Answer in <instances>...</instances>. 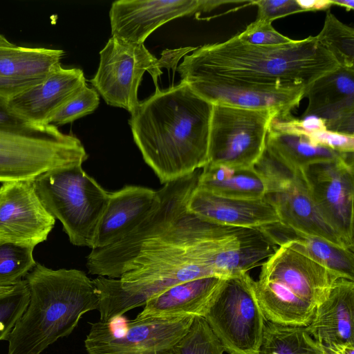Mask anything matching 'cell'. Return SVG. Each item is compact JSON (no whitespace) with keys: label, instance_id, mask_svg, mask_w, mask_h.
I'll use <instances>...</instances> for the list:
<instances>
[{"label":"cell","instance_id":"obj_38","mask_svg":"<svg viewBox=\"0 0 354 354\" xmlns=\"http://www.w3.org/2000/svg\"><path fill=\"white\" fill-rule=\"evenodd\" d=\"M297 1L304 12L317 10L327 11L332 6L330 0H297Z\"/></svg>","mask_w":354,"mask_h":354},{"label":"cell","instance_id":"obj_31","mask_svg":"<svg viewBox=\"0 0 354 354\" xmlns=\"http://www.w3.org/2000/svg\"><path fill=\"white\" fill-rule=\"evenodd\" d=\"M30 298L25 279L0 292V341H8L15 324L26 310Z\"/></svg>","mask_w":354,"mask_h":354},{"label":"cell","instance_id":"obj_19","mask_svg":"<svg viewBox=\"0 0 354 354\" xmlns=\"http://www.w3.org/2000/svg\"><path fill=\"white\" fill-rule=\"evenodd\" d=\"M159 201L158 191L141 186L129 185L109 192L92 249L106 247L122 240L149 216Z\"/></svg>","mask_w":354,"mask_h":354},{"label":"cell","instance_id":"obj_26","mask_svg":"<svg viewBox=\"0 0 354 354\" xmlns=\"http://www.w3.org/2000/svg\"><path fill=\"white\" fill-rule=\"evenodd\" d=\"M62 50L0 46V77L12 80L45 77L60 65Z\"/></svg>","mask_w":354,"mask_h":354},{"label":"cell","instance_id":"obj_29","mask_svg":"<svg viewBox=\"0 0 354 354\" xmlns=\"http://www.w3.org/2000/svg\"><path fill=\"white\" fill-rule=\"evenodd\" d=\"M35 247L0 241V288L20 282L37 264Z\"/></svg>","mask_w":354,"mask_h":354},{"label":"cell","instance_id":"obj_42","mask_svg":"<svg viewBox=\"0 0 354 354\" xmlns=\"http://www.w3.org/2000/svg\"><path fill=\"white\" fill-rule=\"evenodd\" d=\"M10 288H11V287H10V288H0V292H5V291H7V290H8Z\"/></svg>","mask_w":354,"mask_h":354},{"label":"cell","instance_id":"obj_7","mask_svg":"<svg viewBox=\"0 0 354 354\" xmlns=\"http://www.w3.org/2000/svg\"><path fill=\"white\" fill-rule=\"evenodd\" d=\"M88 158L81 141L52 124L0 127V182L33 180L46 171Z\"/></svg>","mask_w":354,"mask_h":354},{"label":"cell","instance_id":"obj_15","mask_svg":"<svg viewBox=\"0 0 354 354\" xmlns=\"http://www.w3.org/2000/svg\"><path fill=\"white\" fill-rule=\"evenodd\" d=\"M33 180L3 183L0 187V241L31 245L46 240L55 218L46 209Z\"/></svg>","mask_w":354,"mask_h":354},{"label":"cell","instance_id":"obj_34","mask_svg":"<svg viewBox=\"0 0 354 354\" xmlns=\"http://www.w3.org/2000/svg\"><path fill=\"white\" fill-rule=\"evenodd\" d=\"M251 5L258 8L257 20L272 22L274 20L290 15L304 12L297 0H257Z\"/></svg>","mask_w":354,"mask_h":354},{"label":"cell","instance_id":"obj_33","mask_svg":"<svg viewBox=\"0 0 354 354\" xmlns=\"http://www.w3.org/2000/svg\"><path fill=\"white\" fill-rule=\"evenodd\" d=\"M236 35L244 42L263 46L286 44L293 40L277 31L272 22L257 19Z\"/></svg>","mask_w":354,"mask_h":354},{"label":"cell","instance_id":"obj_37","mask_svg":"<svg viewBox=\"0 0 354 354\" xmlns=\"http://www.w3.org/2000/svg\"><path fill=\"white\" fill-rule=\"evenodd\" d=\"M8 99L0 95V127L16 128L29 125L30 124L21 120L10 111Z\"/></svg>","mask_w":354,"mask_h":354},{"label":"cell","instance_id":"obj_30","mask_svg":"<svg viewBox=\"0 0 354 354\" xmlns=\"http://www.w3.org/2000/svg\"><path fill=\"white\" fill-rule=\"evenodd\" d=\"M224 348L203 317L194 318L178 343L176 354H223Z\"/></svg>","mask_w":354,"mask_h":354},{"label":"cell","instance_id":"obj_22","mask_svg":"<svg viewBox=\"0 0 354 354\" xmlns=\"http://www.w3.org/2000/svg\"><path fill=\"white\" fill-rule=\"evenodd\" d=\"M306 328L325 346L354 344V281L338 279Z\"/></svg>","mask_w":354,"mask_h":354},{"label":"cell","instance_id":"obj_35","mask_svg":"<svg viewBox=\"0 0 354 354\" xmlns=\"http://www.w3.org/2000/svg\"><path fill=\"white\" fill-rule=\"evenodd\" d=\"M302 130L315 144L343 153L354 151V136L332 132L325 128L313 131Z\"/></svg>","mask_w":354,"mask_h":354},{"label":"cell","instance_id":"obj_23","mask_svg":"<svg viewBox=\"0 0 354 354\" xmlns=\"http://www.w3.org/2000/svg\"><path fill=\"white\" fill-rule=\"evenodd\" d=\"M266 147L287 165L301 170L313 163L353 154L315 144L291 114L273 119L267 135Z\"/></svg>","mask_w":354,"mask_h":354},{"label":"cell","instance_id":"obj_9","mask_svg":"<svg viewBox=\"0 0 354 354\" xmlns=\"http://www.w3.org/2000/svg\"><path fill=\"white\" fill-rule=\"evenodd\" d=\"M275 110L213 104L208 162L230 167H253L263 154Z\"/></svg>","mask_w":354,"mask_h":354},{"label":"cell","instance_id":"obj_1","mask_svg":"<svg viewBox=\"0 0 354 354\" xmlns=\"http://www.w3.org/2000/svg\"><path fill=\"white\" fill-rule=\"evenodd\" d=\"M200 172L164 184L158 190V205L137 228L116 243L91 249L86 266L90 274L105 277L97 291L106 321L144 306L178 283L217 277L214 261L220 252L262 233L259 228L218 225L189 212L187 203Z\"/></svg>","mask_w":354,"mask_h":354},{"label":"cell","instance_id":"obj_13","mask_svg":"<svg viewBox=\"0 0 354 354\" xmlns=\"http://www.w3.org/2000/svg\"><path fill=\"white\" fill-rule=\"evenodd\" d=\"M302 171L318 214L353 250V154L313 163Z\"/></svg>","mask_w":354,"mask_h":354},{"label":"cell","instance_id":"obj_36","mask_svg":"<svg viewBox=\"0 0 354 354\" xmlns=\"http://www.w3.org/2000/svg\"><path fill=\"white\" fill-rule=\"evenodd\" d=\"M44 77L27 80H12L0 77V95L10 98L13 95L34 86Z\"/></svg>","mask_w":354,"mask_h":354},{"label":"cell","instance_id":"obj_2","mask_svg":"<svg viewBox=\"0 0 354 354\" xmlns=\"http://www.w3.org/2000/svg\"><path fill=\"white\" fill-rule=\"evenodd\" d=\"M212 107L180 82L163 91L156 87L131 113L133 140L162 184L208 162Z\"/></svg>","mask_w":354,"mask_h":354},{"label":"cell","instance_id":"obj_20","mask_svg":"<svg viewBox=\"0 0 354 354\" xmlns=\"http://www.w3.org/2000/svg\"><path fill=\"white\" fill-rule=\"evenodd\" d=\"M187 209L205 221L225 226L260 228L280 223L275 209L264 198H225L197 187L189 197Z\"/></svg>","mask_w":354,"mask_h":354},{"label":"cell","instance_id":"obj_5","mask_svg":"<svg viewBox=\"0 0 354 354\" xmlns=\"http://www.w3.org/2000/svg\"><path fill=\"white\" fill-rule=\"evenodd\" d=\"M339 278L284 243L263 262L258 279L253 280V287L266 320L306 327L317 306Z\"/></svg>","mask_w":354,"mask_h":354},{"label":"cell","instance_id":"obj_10","mask_svg":"<svg viewBox=\"0 0 354 354\" xmlns=\"http://www.w3.org/2000/svg\"><path fill=\"white\" fill-rule=\"evenodd\" d=\"M254 168L264 180V198L275 209L281 224L348 248L318 214L301 169L287 165L266 146Z\"/></svg>","mask_w":354,"mask_h":354},{"label":"cell","instance_id":"obj_14","mask_svg":"<svg viewBox=\"0 0 354 354\" xmlns=\"http://www.w3.org/2000/svg\"><path fill=\"white\" fill-rule=\"evenodd\" d=\"M238 1L219 0H118L111 7L109 17L113 37L136 44L162 24L178 17L198 15Z\"/></svg>","mask_w":354,"mask_h":354},{"label":"cell","instance_id":"obj_40","mask_svg":"<svg viewBox=\"0 0 354 354\" xmlns=\"http://www.w3.org/2000/svg\"><path fill=\"white\" fill-rule=\"evenodd\" d=\"M332 6H338L344 7L346 10H352L354 9L353 0H330Z\"/></svg>","mask_w":354,"mask_h":354},{"label":"cell","instance_id":"obj_18","mask_svg":"<svg viewBox=\"0 0 354 354\" xmlns=\"http://www.w3.org/2000/svg\"><path fill=\"white\" fill-rule=\"evenodd\" d=\"M87 84L82 70L55 68L38 84L8 99L16 116L32 125H46L50 117Z\"/></svg>","mask_w":354,"mask_h":354},{"label":"cell","instance_id":"obj_17","mask_svg":"<svg viewBox=\"0 0 354 354\" xmlns=\"http://www.w3.org/2000/svg\"><path fill=\"white\" fill-rule=\"evenodd\" d=\"M304 118L321 119L328 131L354 136V67L339 66L306 88Z\"/></svg>","mask_w":354,"mask_h":354},{"label":"cell","instance_id":"obj_39","mask_svg":"<svg viewBox=\"0 0 354 354\" xmlns=\"http://www.w3.org/2000/svg\"><path fill=\"white\" fill-rule=\"evenodd\" d=\"M326 354H354V344L347 343L325 346Z\"/></svg>","mask_w":354,"mask_h":354},{"label":"cell","instance_id":"obj_41","mask_svg":"<svg viewBox=\"0 0 354 354\" xmlns=\"http://www.w3.org/2000/svg\"><path fill=\"white\" fill-rule=\"evenodd\" d=\"M16 45L9 41L4 36L0 34V46L13 47Z\"/></svg>","mask_w":354,"mask_h":354},{"label":"cell","instance_id":"obj_6","mask_svg":"<svg viewBox=\"0 0 354 354\" xmlns=\"http://www.w3.org/2000/svg\"><path fill=\"white\" fill-rule=\"evenodd\" d=\"M32 182L44 207L62 223L70 242L92 249L109 192L82 165L46 171Z\"/></svg>","mask_w":354,"mask_h":354},{"label":"cell","instance_id":"obj_3","mask_svg":"<svg viewBox=\"0 0 354 354\" xmlns=\"http://www.w3.org/2000/svg\"><path fill=\"white\" fill-rule=\"evenodd\" d=\"M339 66L315 37L263 46L236 37L196 48L178 67L181 82L223 78L261 86L306 88Z\"/></svg>","mask_w":354,"mask_h":354},{"label":"cell","instance_id":"obj_8","mask_svg":"<svg viewBox=\"0 0 354 354\" xmlns=\"http://www.w3.org/2000/svg\"><path fill=\"white\" fill-rule=\"evenodd\" d=\"M228 354H259L266 321L248 272L226 278L204 316Z\"/></svg>","mask_w":354,"mask_h":354},{"label":"cell","instance_id":"obj_24","mask_svg":"<svg viewBox=\"0 0 354 354\" xmlns=\"http://www.w3.org/2000/svg\"><path fill=\"white\" fill-rule=\"evenodd\" d=\"M261 229L277 246L288 243L341 278L354 281L353 250L317 236L295 231L280 223Z\"/></svg>","mask_w":354,"mask_h":354},{"label":"cell","instance_id":"obj_4","mask_svg":"<svg viewBox=\"0 0 354 354\" xmlns=\"http://www.w3.org/2000/svg\"><path fill=\"white\" fill-rule=\"evenodd\" d=\"M25 280L29 302L9 336L8 354H41L71 334L84 314L97 310L93 280L82 270L37 263Z\"/></svg>","mask_w":354,"mask_h":354},{"label":"cell","instance_id":"obj_27","mask_svg":"<svg viewBox=\"0 0 354 354\" xmlns=\"http://www.w3.org/2000/svg\"><path fill=\"white\" fill-rule=\"evenodd\" d=\"M259 354H326L324 346L304 326H283L266 321Z\"/></svg>","mask_w":354,"mask_h":354},{"label":"cell","instance_id":"obj_11","mask_svg":"<svg viewBox=\"0 0 354 354\" xmlns=\"http://www.w3.org/2000/svg\"><path fill=\"white\" fill-rule=\"evenodd\" d=\"M100 64L90 80L104 101L132 113L139 104L138 88L148 71L156 87L162 73L159 61L144 44L131 43L111 37L100 53Z\"/></svg>","mask_w":354,"mask_h":354},{"label":"cell","instance_id":"obj_28","mask_svg":"<svg viewBox=\"0 0 354 354\" xmlns=\"http://www.w3.org/2000/svg\"><path fill=\"white\" fill-rule=\"evenodd\" d=\"M316 38L339 66L354 67V29L341 22L330 10Z\"/></svg>","mask_w":354,"mask_h":354},{"label":"cell","instance_id":"obj_25","mask_svg":"<svg viewBox=\"0 0 354 354\" xmlns=\"http://www.w3.org/2000/svg\"><path fill=\"white\" fill-rule=\"evenodd\" d=\"M197 187L213 194L230 198H263L266 185L253 167H230L207 163L201 171Z\"/></svg>","mask_w":354,"mask_h":354},{"label":"cell","instance_id":"obj_21","mask_svg":"<svg viewBox=\"0 0 354 354\" xmlns=\"http://www.w3.org/2000/svg\"><path fill=\"white\" fill-rule=\"evenodd\" d=\"M225 279L207 277L174 285L151 298L136 319L204 317Z\"/></svg>","mask_w":354,"mask_h":354},{"label":"cell","instance_id":"obj_12","mask_svg":"<svg viewBox=\"0 0 354 354\" xmlns=\"http://www.w3.org/2000/svg\"><path fill=\"white\" fill-rule=\"evenodd\" d=\"M194 317L129 320L122 333L110 322L91 323L84 340L88 354H176V348Z\"/></svg>","mask_w":354,"mask_h":354},{"label":"cell","instance_id":"obj_16","mask_svg":"<svg viewBox=\"0 0 354 354\" xmlns=\"http://www.w3.org/2000/svg\"><path fill=\"white\" fill-rule=\"evenodd\" d=\"M184 83L212 104L275 110L281 116L290 115L306 91L304 88L255 86L223 78L198 79Z\"/></svg>","mask_w":354,"mask_h":354},{"label":"cell","instance_id":"obj_32","mask_svg":"<svg viewBox=\"0 0 354 354\" xmlns=\"http://www.w3.org/2000/svg\"><path fill=\"white\" fill-rule=\"evenodd\" d=\"M99 102L97 92L86 85L56 111L48 120L47 124L57 127L72 122L93 113Z\"/></svg>","mask_w":354,"mask_h":354}]
</instances>
